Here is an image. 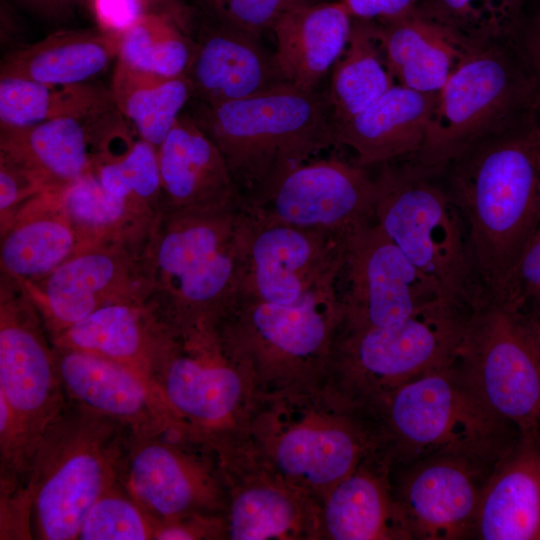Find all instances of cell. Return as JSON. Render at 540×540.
Here are the masks:
<instances>
[{
	"instance_id": "6da1fadb",
	"label": "cell",
	"mask_w": 540,
	"mask_h": 540,
	"mask_svg": "<svg viewBox=\"0 0 540 540\" xmlns=\"http://www.w3.org/2000/svg\"><path fill=\"white\" fill-rule=\"evenodd\" d=\"M239 447L321 503L387 437L373 409L326 375L260 392Z\"/></svg>"
},
{
	"instance_id": "7a4b0ae2",
	"label": "cell",
	"mask_w": 540,
	"mask_h": 540,
	"mask_svg": "<svg viewBox=\"0 0 540 540\" xmlns=\"http://www.w3.org/2000/svg\"><path fill=\"white\" fill-rule=\"evenodd\" d=\"M438 168L488 295H499L540 223V125L485 137Z\"/></svg>"
},
{
	"instance_id": "3957f363",
	"label": "cell",
	"mask_w": 540,
	"mask_h": 540,
	"mask_svg": "<svg viewBox=\"0 0 540 540\" xmlns=\"http://www.w3.org/2000/svg\"><path fill=\"white\" fill-rule=\"evenodd\" d=\"M189 115L217 146L242 208L261 207L281 180L309 158L338 146L327 93L283 84L251 97L207 105Z\"/></svg>"
},
{
	"instance_id": "277c9868",
	"label": "cell",
	"mask_w": 540,
	"mask_h": 540,
	"mask_svg": "<svg viewBox=\"0 0 540 540\" xmlns=\"http://www.w3.org/2000/svg\"><path fill=\"white\" fill-rule=\"evenodd\" d=\"M246 225L241 207L157 217L149 270L157 280V310L176 337L216 333L239 293Z\"/></svg>"
},
{
	"instance_id": "5b68a950",
	"label": "cell",
	"mask_w": 540,
	"mask_h": 540,
	"mask_svg": "<svg viewBox=\"0 0 540 540\" xmlns=\"http://www.w3.org/2000/svg\"><path fill=\"white\" fill-rule=\"evenodd\" d=\"M374 221L451 304L472 311L487 297L461 212L437 167L411 159L378 166Z\"/></svg>"
},
{
	"instance_id": "8992f818",
	"label": "cell",
	"mask_w": 540,
	"mask_h": 540,
	"mask_svg": "<svg viewBox=\"0 0 540 540\" xmlns=\"http://www.w3.org/2000/svg\"><path fill=\"white\" fill-rule=\"evenodd\" d=\"M370 406L386 434L392 465L440 453L494 465L521 433L484 403L457 358L385 393Z\"/></svg>"
},
{
	"instance_id": "52a82bcc",
	"label": "cell",
	"mask_w": 540,
	"mask_h": 540,
	"mask_svg": "<svg viewBox=\"0 0 540 540\" xmlns=\"http://www.w3.org/2000/svg\"><path fill=\"white\" fill-rule=\"evenodd\" d=\"M130 432L122 423L69 401L40 437L30 465L35 538L77 539L89 509L119 481Z\"/></svg>"
},
{
	"instance_id": "ba28073f",
	"label": "cell",
	"mask_w": 540,
	"mask_h": 540,
	"mask_svg": "<svg viewBox=\"0 0 540 540\" xmlns=\"http://www.w3.org/2000/svg\"><path fill=\"white\" fill-rule=\"evenodd\" d=\"M536 119V88L512 36L462 46L420 151L411 160L441 167L473 143Z\"/></svg>"
},
{
	"instance_id": "9c48e42d",
	"label": "cell",
	"mask_w": 540,
	"mask_h": 540,
	"mask_svg": "<svg viewBox=\"0 0 540 540\" xmlns=\"http://www.w3.org/2000/svg\"><path fill=\"white\" fill-rule=\"evenodd\" d=\"M341 321L336 283L291 304L237 296L216 335L262 392L326 376Z\"/></svg>"
},
{
	"instance_id": "30bf717a",
	"label": "cell",
	"mask_w": 540,
	"mask_h": 540,
	"mask_svg": "<svg viewBox=\"0 0 540 540\" xmlns=\"http://www.w3.org/2000/svg\"><path fill=\"white\" fill-rule=\"evenodd\" d=\"M471 311L447 301L385 327H339L327 376L370 405L385 393L457 358Z\"/></svg>"
},
{
	"instance_id": "8fae6325",
	"label": "cell",
	"mask_w": 540,
	"mask_h": 540,
	"mask_svg": "<svg viewBox=\"0 0 540 540\" xmlns=\"http://www.w3.org/2000/svg\"><path fill=\"white\" fill-rule=\"evenodd\" d=\"M153 382L182 434L215 450L244 440L260 390L252 373L223 351L217 336L176 337Z\"/></svg>"
},
{
	"instance_id": "7c38bea8",
	"label": "cell",
	"mask_w": 540,
	"mask_h": 540,
	"mask_svg": "<svg viewBox=\"0 0 540 540\" xmlns=\"http://www.w3.org/2000/svg\"><path fill=\"white\" fill-rule=\"evenodd\" d=\"M457 359L496 415L540 434V353L528 309L487 297L469 313Z\"/></svg>"
},
{
	"instance_id": "4fadbf2b",
	"label": "cell",
	"mask_w": 540,
	"mask_h": 540,
	"mask_svg": "<svg viewBox=\"0 0 540 540\" xmlns=\"http://www.w3.org/2000/svg\"><path fill=\"white\" fill-rule=\"evenodd\" d=\"M119 481L156 525L194 514H224L226 493L217 451L175 431H131Z\"/></svg>"
},
{
	"instance_id": "5bb4252c",
	"label": "cell",
	"mask_w": 540,
	"mask_h": 540,
	"mask_svg": "<svg viewBox=\"0 0 540 540\" xmlns=\"http://www.w3.org/2000/svg\"><path fill=\"white\" fill-rule=\"evenodd\" d=\"M337 291L345 330L393 325L447 301L375 221L345 236Z\"/></svg>"
},
{
	"instance_id": "9a60e30c",
	"label": "cell",
	"mask_w": 540,
	"mask_h": 540,
	"mask_svg": "<svg viewBox=\"0 0 540 540\" xmlns=\"http://www.w3.org/2000/svg\"><path fill=\"white\" fill-rule=\"evenodd\" d=\"M246 213L238 296L291 304L337 283L346 235Z\"/></svg>"
},
{
	"instance_id": "2e32d148",
	"label": "cell",
	"mask_w": 540,
	"mask_h": 540,
	"mask_svg": "<svg viewBox=\"0 0 540 540\" xmlns=\"http://www.w3.org/2000/svg\"><path fill=\"white\" fill-rule=\"evenodd\" d=\"M2 290L0 397L17 417L34 450L47 427L69 403L52 339L29 294Z\"/></svg>"
},
{
	"instance_id": "e0dca14e",
	"label": "cell",
	"mask_w": 540,
	"mask_h": 540,
	"mask_svg": "<svg viewBox=\"0 0 540 540\" xmlns=\"http://www.w3.org/2000/svg\"><path fill=\"white\" fill-rule=\"evenodd\" d=\"M494 465L449 453L392 465L394 496L411 539H472L481 494Z\"/></svg>"
},
{
	"instance_id": "ac0fdd59",
	"label": "cell",
	"mask_w": 540,
	"mask_h": 540,
	"mask_svg": "<svg viewBox=\"0 0 540 540\" xmlns=\"http://www.w3.org/2000/svg\"><path fill=\"white\" fill-rule=\"evenodd\" d=\"M226 493L225 539L321 538V503L241 447L217 450Z\"/></svg>"
},
{
	"instance_id": "d6986e66",
	"label": "cell",
	"mask_w": 540,
	"mask_h": 540,
	"mask_svg": "<svg viewBox=\"0 0 540 540\" xmlns=\"http://www.w3.org/2000/svg\"><path fill=\"white\" fill-rule=\"evenodd\" d=\"M375 176L355 160L334 155L290 171L259 208L246 210L298 227L347 235L374 221Z\"/></svg>"
},
{
	"instance_id": "ffe728a7",
	"label": "cell",
	"mask_w": 540,
	"mask_h": 540,
	"mask_svg": "<svg viewBox=\"0 0 540 540\" xmlns=\"http://www.w3.org/2000/svg\"><path fill=\"white\" fill-rule=\"evenodd\" d=\"M124 245L79 249L48 276L26 284L50 338L108 303L145 297L136 286V267Z\"/></svg>"
},
{
	"instance_id": "44dd1931",
	"label": "cell",
	"mask_w": 540,
	"mask_h": 540,
	"mask_svg": "<svg viewBox=\"0 0 540 540\" xmlns=\"http://www.w3.org/2000/svg\"><path fill=\"white\" fill-rule=\"evenodd\" d=\"M54 351L69 401L114 419L134 433H180L157 387L143 375L90 353L56 345Z\"/></svg>"
},
{
	"instance_id": "7402d4cb",
	"label": "cell",
	"mask_w": 540,
	"mask_h": 540,
	"mask_svg": "<svg viewBox=\"0 0 540 540\" xmlns=\"http://www.w3.org/2000/svg\"><path fill=\"white\" fill-rule=\"evenodd\" d=\"M213 21L199 26L196 51L186 74L193 101L217 105L287 84L256 35L233 23L214 2Z\"/></svg>"
},
{
	"instance_id": "603a6c76",
	"label": "cell",
	"mask_w": 540,
	"mask_h": 540,
	"mask_svg": "<svg viewBox=\"0 0 540 540\" xmlns=\"http://www.w3.org/2000/svg\"><path fill=\"white\" fill-rule=\"evenodd\" d=\"M162 185L160 213L242 207L229 168L217 146L182 112L158 147Z\"/></svg>"
},
{
	"instance_id": "cb8c5ba5",
	"label": "cell",
	"mask_w": 540,
	"mask_h": 540,
	"mask_svg": "<svg viewBox=\"0 0 540 540\" xmlns=\"http://www.w3.org/2000/svg\"><path fill=\"white\" fill-rule=\"evenodd\" d=\"M175 338L156 305L136 297L103 305L51 339L56 346L122 364L153 382L155 369Z\"/></svg>"
},
{
	"instance_id": "d4e9b609",
	"label": "cell",
	"mask_w": 540,
	"mask_h": 540,
	"mask_svg": "<svg viewBox=\"0 0 540 540\" xmlns=\"http://www.w3.org/2000/svg\"><path fill=\"white\" fill-rule=\"evenodd\" d=\"M388 448L366 459L321 502V538L411 540L394 496Z\"/></svg>"
},
{
	"instance_id": "484cf974",
	"label": "cell",
	"mask_w": 540,
	"mask_h": 540,
	"mask_svg": "<svg viewBox=\"0 0 540 540\" xmlns=\"http://www.w3.org/2000/svg\"><path fill=\"white\" fill-rule=\"evenodd\" d=\"M472 539L540 540V434L520 433L484 485Z\"/></svg>"
},
{
	"instance_id": "4316f807",
	"label": "cell",
	"mask_w": 540,
	"mask_h": 540,
	"mask_svg": "<svg viewBox=\"0 0 540 540\" xmlns=\"http://www.w3.org/2000/svg\"><path fill=\"white\" fill-rule=\"evenodd\" d=\"M438 93H423L395 84L366 109L335 124L338 146L370 168L406 160L421 149Z\"/></svg>"
},
{
	"instance_id": "83f0119b",
	"label": "cell",
	"mask_w": 540,
	"mask_h": 540,
	"mask_svg": "<svg viewBox=\"0 0 540 540\" xmlns=\"http://www.w3.org/2000/svg\"><path fill=\"white\" fill-rule=\"evenodd\" d=\"M351 28L352 16L341 0L284 13L271 27L276 39L274 57L284 80L301 89H318L343 54Z\"/></svg>"
},
{
	"instance_id": "f1b7e54d",
	"label": "cell",
	"mask_w": 540,
	"mask_h": 540,
	"mask_svg": "<svg viewBox=\"0 0 540 540\" xmlns=\"http://www.w3.org/2000/svg\"><path fill=\"white\" fill-rule=\"evenodd\" d=\"M106 113L0 127V152L29 170L45 191H59L92 171L97 130Z\"/></svg>"
},
{
	"instance_id": "f546056e",
	"label": "cell",
	"mask_w": 540,
	"mask_h": 540,
	"mask_svg": "<svg viewBox=\"0 0 540 540\" xmlns=\"http://www.w3.org/2000/svg\"><path fill=\"white\" fill-rule=\"evenodd\" d=\"M1 232L2 271L24 285L42 280L80 249L54 191L30 200Z\"/></svg>"
},
{
	"instance_id": "4dcf8cb0",
	"label": "cell",
	"mask_w": 540,
	"mask_h": 540,
	"mask_svg": "<svg viewBox=\"0 0 540 540\" xmlns=\"http://www.w3.org/2000/svg\"><path fill=\"white\" fill-rule=\"evenodd\" d=\"M121 32L77 29L50 34L7 54L0 78L13 77L45 84L71 85L89 82L118 59Z\"/></svg>"
},
{
	"instance_id": "1f68e13d",
	"label": "cell",
	"mask_w": 540,
	"mask_h": 540,
	"mask_svg": "<svg viewBox=\"0 0 540 540\" xmlns=\"http://www.w3.org/2000/svg\"><path fill=\"white\" fill-rule=\"evenodd\" d=\"M375 21L385 62L396 84L439 93L459 61L460 43L416 11Z\"/></svg>"
},
{
	"instance_id": "d6a6232c",
	"label": "cell",
	"mask_w": 540,
	"mask_h": 540,
	"mask_svg": "<svg viewBox=\"0 0 540 540\" xmlns=\"http://www.w3.org/2000/svg\"><path fill=\"white\" fill-rule=\"evenodd\" d=\"M110 89L122 116L141 138L157 148L192 99V86L186 76L154 74L120 59Z\"/></svg>"
},
{
	"instance_id": "836d02e7",
	"label": "cell",
	"mask_w": 540,
	"mask_h": 540,
	"mask_svg": "<svg viewBox=\"0 0 540 540\" xmlns=\"http://www.w3.org/2000/svg\"><path fill=\"white\" fill-rule=\"evenodd\" d=\"M396 84L385 62L375 20L352 17L348 44L326 92L335 124L360 113Z\"/></svg>"
},
{
	"instance_id": "e575fe53",
	"label": "cell",
	"mask_w": 540,
	"mask_h": 540,
	"mask_svg": "<svg viewBox=\"0 0 540 540\" xmlns=\"http://www.w3.org/2000/svg\"><path fill=\"white\" fill-rule=\"evenodd\" d=\"M111 89L0 78V127H23L58 118H92L115 108Z\"/></svg>"
},
{
	"instance_id": "d590c367",
	"label": "cell",
	"mask_w": 540,
	"mask_h": 540,
	"mask_svg": "<svg viewBox=\"0 0 540 540\" xmlns=\"http://www.w3.org/2000/svg\"><path fill=\"white\" fill-rule=\"evenodd\" d=\"M72 223L80 249L96 245H124L125 230L136 212H146L108 193L92 171L54 191Z\"/></svg>"
},
{
	"instance_id": "8d00e7d4",
	"label": "cell",
	"mask_w": 540,
	"mask_h": 540,
	"mask_svg": "<svg viewBox=\"0 0 540 540\" xmlns=\"http://www.w3.org/2000/svg\"><path fill=\"white\" fill-rule=\"evenodd\" d=\"M195 51V40L171 18L143 13L121 31L118 59L143 71L179 77L186 76Z\"/></svg>"
},
{
	"instance_id": "74e56055",
	"label": "cell",
	"mask_w": 540,
	"mask_h": 540,
	"mask_svg": "<svg viewBox=\"0 0 540 540\" xmlns=\"http://www.w3.org/2000/svg\"><path fill=\"white\" fill-rule=\"evenodd\" d=\"M527 0H419L416 12L461 46L512 36L526 15Z\"/></svg>"
},
{
	"instance_id": "f35d334b",
	"label": "cell",
	"mask_w": 540,
	"mask_h": 540,
	"mask_svg": "<svg viewBox=\"0 0 540 540\" xmlns=\"http://www.w3.org/2000/svg\"><path fill=\"white\" fill-rule=\"evenodd\" d=\"M155 528V521L118 481L89 509L77 539L150 540Z\"/></svg>"
},
{
	"instance_id": "ab89813d",
	"label": "cell",
	"mask_w": 540,
	"mask_h": 540,
	"mask_svg": "<svg viewBox=\"0 0 540 540\" xmlns=\"http://www.w3.org/2000/svg\"><path fill=\"white\" fill-rule=\"evenodd\" d=\"M44 191L43 185L29 170L0 152L1 231L30 200Z\"/></svg>"
},
{
	"instance_id": "60d3db41",
	"label": "cell",
	"mask_w": 540,
	"mask_h": 540,
	"mask_svg": "<svg viewBox=\"0 0 540 540\" xmlns=\"http://www.w3.org/2000/svg\"><path fill=\"white\" fill-rule=\"evenodd\" d=\"M324 1L330 0H214L233 23L259 36L284 13Z\"/></svg>"
},
{
	"instance_id": "b9f144b4",
	"label": "cell",
	"mask_w": 540,
	"mask_h": 540,
	"mask_svg": "<svg viewBox=\"0 0 540 540\" xmlns=\"http://www.w3.org/2000/svg\"><path fill=\"white\" fill-rule=\"evenodd\" d=\"M495 296L518 305L540 296V223L506 287Z\"/></svg>"
},
{
	"instance_id": "7bdbcfd3",
	"label": "cell",
	"mask_w": 540,
	"mask_h": 540,
	"mask_svg": "<svg viewBox=\"0 0 540 540\" xmlns=\"http://www.w3.org/2000/svg\"><path fill=\"white\" fill-rule=\"evenodd\" d=\"M153 539H225L224 517L219 515L194 514L165 521L156 525Z\"/></svg>"
},
{
	"instance_id": "ee69618b",
	"label": "cell",
	"mask_w": 540,
	"mask_h": 540,
	"mask_svg": "<svg viewBox=\"0 0 540 540\" xmlns=\"http://www.w3.org/2000/svg\"><path fill=\"white\" fill-rule=\"evenodd\" d=\"M522 53L536 88V119L540 125V14L526 13L512 35Z\"/></svg>"
},
{
	"instance_id": "f6af8a7d",
	"label": "cell",
	"mask_w": 540,
	"mask_h": 540,
	"mask_svg": "<svg viewBox=\"0 0 540 540\" xmlns=\"http://www.w3.org/2000/svg\"><path fill=\"white\" fill-rule=\"evenodd\" d=\"M353 18L383 20L416 10L419 0H341Z\"/></svg>"
},
{
	"instance_id": "bcb514c9",
	"label": "cell",
	"mask_w": 540,
	"mask_h": 540,
	"mask_svg": "<svg viewBox=\"0 0 540 540\" xmlns=\"http://www.w3.org/2000/svg\"><path fill=\"white\" fill-rule=\"evenodd\" d=\"M95 10L107 30L119 32L143 14L137 0H95Z\"/></svg>"
},
{
	"instance_id": "7dc6e473",
	"label": "cell",
	"mask_w": 540,
	"mask_h": 540,
	"mask_svg": "<svg viewBox=\"0 0 540 540\" xmlns=\"http://www.w3.org/2000/svg\"><path fill=\"white\" fill-rule=\"evenodd\" d=\"M43 17L52 20L68 18L73 10L75 0H18Z\"/></svg>"
},
{
	"instance_id": "c3c4849f",
	"label": "cell",
	"mask_w": 540,
	"mask_h": 540,
	"mask_svg": "<svg viewBox=\"0 0 540 540\" xmlns=\"http://www.w3.org/2000/svg\"><path fill=\"white\" fill-rule=\"evenodd\" d=\"M521 306L527 308L533 314V316L540 321V296L528 301L525 304H522Z\"/></svg>"
},
{
	"instance_id": "681fc988",
	"label": "cell",
	"mask_w": 540,
	"mask_h": 540,
	"mask_svg": "<svg viewBox=\"0 0 540 540\" xmlns=\"http://www.w3.org/2000/svg\"><path fill=\"white\" fill-rule=\"evenodd\" d=\"M526 13L540 14V0H527Z\"/></svg>"
},
{
	"instance_id": "f907efd6",
	"label": "cell",
	"mask_w": 540,
	"mask_h": 540,
	"mask_svg": "<svg viewBox=\"0 0 540 540\" xmlns=\"http://www.w3.org/2000/svg\"><path fill=\"white\" fill-rule=\"evenodd\" d=\"M533 319H534V330H535L536 342H537V346L540 353V321H538L534 316H533Z\"/></svg>"
},
{
	"instance_id": "816d5d0a",
	"label": "cell",
	"mask_w": 540,
	"mask_h": 540,
	"mask_svg": "<svg viewBox=\"0 0 540 540\" xmlns=\"http://www.w3.org/2000/svg\"><path fill=\"white\" fill-rule=\"evenodd\" d=\"M138 3L144 8L152 5V4H156V3H159L163 0H137Z\"/></svg>"
}]
</instances>
